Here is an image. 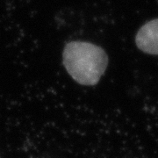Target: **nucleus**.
Instances as JSON below:
<instances>
[{
  "label": "nucleus",
  "instance_id": "obj_1",
  "mask_svg": "<svg viewBox=\"0 0 158 158\" xmlns=\"http://www.w3.org/2000/svg\"><path fill=\"white\" fill-rule=\"evenodd\" d=\"M62 63L77 84L93 86L106 70L108 56L99 46L88 41L72 40L63 48Z\"/></svg>",
  "mask_w": 158,
  "mask_h": 158
},
{
  "label": "nucleus",
  "instance_id": "obj_2",
  "mask_svg": "<svg viewBox=\"0 0 158 158\" xmlns=\"http://www.w3.org/2000/svg\"><path fill=\"white\" fill-rule=\"evenodd\" d=\"M135 43L142 52L158 56V19L141 27L136 34Z\"/></svg>",
  "mask_w": 158,
  "mask_h": 158
}]
</instances>
